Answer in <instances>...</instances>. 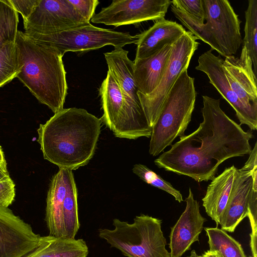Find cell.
I'll use <instances>...</instances> for the list:
<instances>
[{"instance_id":"ba28073f","label":"cell","mask_w":257,"mask_h":257,"mask_svg":"<svg viewBox=\"0 0 257 257\" xmlns=\"http://www.w3.org/2000/svg\"><path fill=\"white\" fill-rule=\"evenodd\" d=\"M205 26L211 39L225 58L234 56L242 43L241 21L227 0H202Z\"/></svg>"},{"instance_id":"5bb4252c","label":"cell","mask_w":257,"mask_h":257,"mask_svg":"<svg viewBox=\"0 0 257 257\" xmlns=\"http://www.w3.org/2000/svg\"><path fill=\"white\" fill-rule=\"evenodd\" d=\"M223 69L233 91L245 107L257 116L256 76L246 49L242 46L239 57L225 58Z\"/></svg>"},{"instance_id":"4316f807","label":"cell","mask_w":257,"mask_h":257,"mask_svg":"<svg viewBox=\"0 0 257 257\" xmlns=\"http://www.w3.org/2000/svg\"><path fill=\"white\" fill-rule=\"evenodd\" d=\"M19 71L15 43H7L0 50V87L17 77Z\"/></svg>"},{"instance_id":"277c9868","label":"cell","mask_w":257,"mask_h":257,"mask_svg":"<svg viewBox=\"0 0 257 257\" xmlns=\"http://www.w3.org/2000/svg\"><path fill=\"white\" fill-rule=\"evenodd\" d=\"M197 92L194 78L182 71L167 94L152 127L149 154L157 156L177 138L185 136L191 120Z\"/></svg>"},{"instance_id":"6da1fadb","label":"cell","mask_w":257,"mask_h":257,"mask_svg":"<svg viewBox=\"0 0 257 257\" xmlns=\"http://www.w3.org/2000/svg\"><path fill=\"white\" fill-rule=\"evenodd\" d=\"M202 99L203 121L198 128L154 161L159 168L199 182L212 180L225 160L249 155L253 137L222 110L220 99L203 95Z\"/></svg>"},{"instance_id":"f1b7e54d","label":"cell","mask_w":257,"mask_h":257,"mask_svg":"<svg viewBox=\"0 0 257 257\" xmlns=\"http://www.w3.org/2000/svg\"><path fill=\"white\" fill-rule=\"evenodd\" d=\"M133 172L147 184L172 195L175 200L179 203L183 201L182 195L179 190L175 189L169 182L164 180L146 166L142 164H136L134 166Z\"/></svg>"},{"instance_id":"d4e9b609","label":"cell","mask_w":257,"mask_h":257,"mask_svg":"<svg viewBox=\"0 0 257 257\" xmlns=\"http://www.w3.org/2000/svg\"><path fill=\"white\" fill-rule=\"evenodd\" d=\"M244 37L242 40L250 57L254 74H257V0H249L245 11Z\"/></svg>"},{"instance_id":"836d02e7","label":"cell","mask_w":257,"mask_h":257,"mask_svg":"<svg viewBox=\"0 0 257 257\" xmlns=\"http://www.w3.org/2000/svg\"><path fill=\"white\" fill-rule=\"evenodd\" d=\"M0 171L7 173V162L1 146H0Z\"/></svg>"},{"instance_id":"52a82bcc","label":"cell","mask_w":257,"mask_h":257,"mask_svg":"<svg viewBox=\"0 0 257 257\" xmlns=\"http://www.w3.org/2000/svg\"><path fill=\"white\" fill-rule=\"evenodd\" d=\"M190 32H185L176 41L171 51L167 65L160 81L150 94L138 95L144 111L152 128L161 111L163 102L182 71L188 69L194 52L199 43Z\"/></svg>"},{"instance_id":"7c38bea8","label":"cell","mask_w":257,"mask_h":257,"mask_svg":"<svg viewBox=\"0 0 257 257\" xmlns=\"http://www.w3.org/2000/svg\"><path fill=\"white\" fill-rule=\"evenodd\" d=\"M128 52L121 47L104 53L108 70L117 81L122 93L126 110L134 121L140 126H150L138 95L134 74V61L128 57Z\"/></svg>"},{"instance_id":"d6a6232c","label":"cell","mask_w":257,"mask_h":257,"mask_svg":"<svg viewBox=\"0 0 257 257\" xmlns=\"http://www.w3.org/2000/svg\"><path fill=\"white\" fill-rule=\"evenodd\" d=\"M11 7L17 13H20L25 22L30 16L39 0H8Z\"/></svg>"},{"instance_id":"484cf974","label":"cell","mask_w":257,"mask_h":257,"mask_svg":"<svg viewBox=\"0 0 257 257\" xmlns=\"http://www.w3.org/2000/svg\"><path fill=\"white\" fill-rule=\"evenodd\" d=\"M18 23V13L8 0H0V50L7 43H15Z\"/></svg>"},{"instance_id":"e0dca14e","label":"cell","mask_w":257,"mask_h":257,"mask_svg":"<svg viewBox=\"0 0 257 257\" xmlns=\"http://www.w3.org/2000/svg\"><path fill=\"white\" fill-rule=\"evenodd\" d=\"M186 206L170 234L171 257H181L190 249L191 245L199 241L206 218L200 212L199 202L194 198L191 189L185 199Z\"/></svg>"},{"instance_id":"603a6c76","label":"cell","mask_w":257,"mask_h":257,"mask_svg":"<svg viewBox=\"0 0 257 257\" xmlns=\"http://www.w3.org/2000/svg\"><path fill=\"white\" fill-rule=\"evenodd\" d=\"M204 229L208 237L209 251L220 257H246L241 245L225 230L217 227Z\"/></svg>"},{"instance_id":"1f68e13d","label":"cell","mask_w":257,"mask_h":257,"mask_svg":"<svg viewBox=\"0 0 257 257\" xmlns=\"http://www.w3.org/2000/svg\"><path fill=\"white\" fill-rule=\"evenodd\" d=\"M79 15L88 23L94 15L96 8L99 4L97 0H69Z\"/></svg>"},{"instance_id":"30bf717a","label":"cell","mask_w":257,"mask_h":257,"mask_svg":"<svg viewBox=\"0 0 257 257\" xmlns=\"http://www.w3.org/2000/svg\"><path fill=\"white\" fill-rule=\"evenodd\" d=\"M87 23L69 0H39L24 22V33L50 34Z\"/></svg>"},{"instance_id":"2e32d148","label":"cell","mask_w":257,"mask_h":257,"mask_svg":"<svg viewBox=\"0 0 257 257\" xmlns=\"http://www.w3.org/2000/svg\"><path fill=\"white\" fill-rule=\"evenodd\" d=\"M212 51L208 50L199 56L195 69L206 74L210 83L234 109L240 125L246 124L251 130H256L257 116L245 107L232 89L224 73L223 59L215 55Z\"/></svg>"},{"instance_id":"ffe728a7","label":"cell","mask_w":257,"mask_h":257,"mask_svg":"<svg viewBox=\"0 0 257 257\" xmlns=\"http://www.w3.org/2000/svg\"><path fill=\"white\" fill-rule=\"evenodd\" d=\"M174 43L166 45L148 57L135 59L134 74L139 93L147 95L157 87L167 65Z\"/></svg>"},{"instance_id":"4fadbf2b","label":"cell","mask_w":257,"mask_h":257,"mask_svg":"<svg viewBox=\"0 0 257 257\" xmlns=\"http://www.w3.org/2000/svg\"><path fill=\"white\" fill-rule=\"evenodd\" d=\"M41 240L30 224L9 208L0 207V257H23Z\"/></svg>"},{"instance_id":"8fae6325","label":"cell","mask_w":257,"mask_h":257,"mask_svg":"<svg viewBox=\"0 0 257 257\" xmlns=\"http://www.w3.org/2000/svg\"><path fill=\"white\" fill-rule=\"evenodd\" d=\"M99 94L103 111L101 118L116 137L130 140L144 137L130 116L119 86L109 71L99 89Z\"/></svg>"},{"instance_id":"cb8c5ba5","label":"cell","mask_w":257,"mask_h":257,"mask_svg":"<svg viewBox=\"0 0 257 257\" xmlns=\"http://www.w3.org/2000/svg\"><path fill=\"white\" fill-rule=\"evenodd\" d=\"M77 190L73 180L65 197L62 207L64 237L74 238L80 228Z\"/></svg>"},{"instance_id":"3957f363","label":"cell","mask_w":257,"mask_h":257,"mask_svg":"<svg viewBox=\"0 0 257 257\" xmlns=\"http://www.w3.org/2000/svg\"><path fill=\"white\" fill-rule=\"evenodd\" d=\"M15 44L20 68L17 77L54 113L62 109L68 90L63 55L21 31L17 32Z\"/></svg>"},{"instance_id":"4dcf8cb0","label":"cell","mask_w":257,"mask_h":257,"mask_svg":"<svg viewBox=\"0 0 257 257\" xmlns=\"http://www.w3.org/2000/svg\"><path fill=\"white\" fill-rule=\"evenodd\" d=\"M171 5L203 22H205L202 0H173Z\"/></svg>"},{"instance_id":"7402d4cb","label":"cell","mask_w":257,"mask_h":257,"mask_svg":"<svg viewBox=\"0 0 257 257\" xmlns=\"http://www.w3.org/2000/svg\"><path fill=\"white\" fill-rule=\"evenodd\" d=\"M88 246L82 238L42 236L38 247L23 257H87Z\"/></svg>"},{"instance_id":"d590c367","label":"cell","mask_w":257,"mask_h":257,"mask_svg":"<svg viewBox=\"0 0 257 257\" xmlns=\"http://www.w3.org/2000/svg\"><path fill=\"white\" fill-rule=\"evenodd\" d=\"M187 257H202V255H199L197 254L195 250L191 251L190 255Z\"/></svg>"},{"instance_id":"8d00e7d4","label":"cell","mask_w":257,"mask_h":257,"mask_svg":"<svg viewBox=\"0 0 257 257\" xmlns=\"http://www.w3.org/2000/svg\"><path fill=\"white\" fill-rule=\"evenodd\" d=\"M218 257H220V256L218 254Z\"/></svg>"},{"instance_id":"7a4b0ae2","label":"cell","mask_w":257,"mask_h":257,"mask_svg":"<svg viewBox=\"0 0 257 257\" xmlns=\"http://www.w3.org/2000/svg\"><path fill=\"white\" fill-rule=\"evenodd\" d=\"M102 120L86 109L63 108L38 129L44 159L59 168L75 170L94 155Z\"/></svg>"},{"instance_id":"f546056e","label":"cell","mask_w":257,"mask_h":257,"mask_svg":"<svg viewBox=\"0 0 257 257\" xmlns=\"http://www.w3.org/2000/svg\"><path fill=\"white\" fill-rule=\"evenodd\" d=\"M15 195V185L8 172L0 171V207L8 208Z\"/></svg>"},{"instance_id":"e575fe53","label":"cell","mask_w":257,"mask_h":257,"mask_svg":"<svg viewBox=\"0 0 257 257\" xmlns=\"http://www.w3.org/2000/svg\"><path fill=\"white\" fill-rule=\"evenodd\" d=\"M202 257H218V254L214 252H211L209 250L204 252L202 255Z\"/></svg>"},{"instance_id":"9a60e30c","label":"cell","mask_w":257,"mask_h":257,"mask_svg":"<svg viewBox=\"0 0 257 257\" xmlns=\"http://www.w3.org/2000/svg\"><path fill=\"white\" fill-rule=\"evenodd\" d=\"M257 176V168L248 169L243 166L236 169L231 192L226 205L219 219L221 229L234 231L239 223L247 216L251 195L257 191V182L253 176Z\"/></svg>"},{"instance_id":"d6986e66","label":"cell","mask_w":257,"mask_h":257,"mask_svg":"<svg viewBox=\"0 0 257 257\" xmlns=\"http://www.w3.org/2000/svg\"><path fill=\"white\" fill-rule=\"evenodd\" d=\"M186 30L179 23L165 19L158 20L149 29L136 35V59L147 58L166 45L177 41Z\"/></svg>"},{"instance_id":"83f0119b","label":"cell","mask_w":257,"mask_h":257,"mask_svg":"<svg viewBox=\"0 0 257 257\" xmlns=\"http://www.w3.org/2000/svg\"><path fill=\"white\" fill-rule=\"evenodd\" d=\"M171 10L175 16L197 39L201 40L210 46L211 49L215 50L220 54L219 49L211 39L207 32L204 22L172 5Z\"/></svg>"},{"instance_id":"5b68a950","label":"cell","mask_w":257,"mask_h":257,"mask_svg":"<svg viewBox=\"0 0 257 257\" xmlns=\"http://www.w3.org/2000/svg\"><path fill=\"white\" fill-rule=\"evenodd\" d=\"M161 224V220L144 214L132 223L114 218V228H100L98 236L127 257H171Z\"/></svg>"},{"instance_id":"9c48e42d","label":"cell","mask_w":257,"mask_h":257,"mask_svg":"<svg viewBox=\"0 0 257 257\" xmlns=\"http://www.w3.org/2000/svg\"><path fill=\"white\" fill-rule=\"evenodd\" d=\"M171 0H113L95 14L91 22L118 27L165 19Z\"/></svg>"},{"instance_id":"8992f818","label":"cell","mask_w":257,"mask_h":257,"mask_svg":"<svg viewBox=\"0 0 257 257\" xmlns=\"http://www.w3.org/2000/svg\"><path fill=\"white\" fill-rule=\"evenodd\" d=\"M25 34L38 43L56 49L63 55L69 51L83 53L107 45L122 48L135 44L137 39L128 32L101 28L90 23L50 34Z\"/></svg>"},{"instance_id":"ac0fdd59","label":"cell","mask_w":257,"mask_h":257,"mask_svg":"<svg viewBox=\"0 0 257 257\" xmlns=\"http://www.w3.org/2000/svg\"><path fill=\"white\" fill-rule=\"evenodd\" d=\"M74 180L72 170L59 168L51 178L46 199L45 220L49 234L64 237L63 203L71 183Z\"/></svg>"},{"instance_id":"44dd1931","label":"cell","mask_w":257,"mask_h":257,"mask_svg":"<svg viewBox=\"0 0 257 257\" xmlns=\"http://www.w3.org/2000/svg\"><path fill=\"white\" fill-rule=\"evenodd\" d=\"M236 168L232 165L214 177L208 186L202 199L205 211L217 226L219 219L227 203L233 184Z\"/></svg>"}]
</instances>
